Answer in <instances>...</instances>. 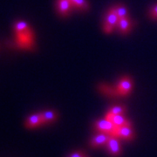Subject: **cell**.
Instances as JSON below:
<instances>
[{
    "label": "cell",
    "instance_id": "obj_6",
    "mask_svg": "<svg viewBox=\"0 0 157 157\" xmlns=\"http://www.w3.org/2000/svg\"><path fill=\"white\" fill-rule=\"evenodd\" d=\"M132 88V80L128 77L123 78L117 86V94L121 96H126Z\"/></svg>",
    "mask_w": 157,
    "mask_h": 157
},
{
    "label": "cell",
    "instance_id": "obj_10",
    "mask_svg": "<svg viewBox=\"0 0 157 157\" xmlns=\"http://www.w3.org/2000/svg\"><path fill=\"white\" fill-rule=\"evenodd\" d=\"M57 6H58L59 13L63 17H66L69 14L70 8L73 6H72L70 0H58Z\"/></svg>",
    "mask_w": 157,
    "mask_h": 157
},
{
    "label": "cell",
    "instance_id": "obj_17",
    "mask_svg": "<svg viewBox=\"0 0 157 157\" xmlns=\"http://www.w3.org/2000/svg\"><path fill=\"white\" fill-rule=\"evenodd\" d=\"M150 17L152 18H157V6H155L150 11Z\"/></svg>",
    "mask_w": 157,
    "mask_h": 157
},
{
    "label": "cell",
    "instance_id": "obj_4",
    "mask_svg": "<svg viewBox=\"0 0 157 157\" xmlns=\"http://www.w3.org/2000/svg\"><path fill=\"white\" fill-rule=\"evenodd\" d=\"M107 152L112 156H119L121 154V146L120 143V140H118V137L111 136L106 144Z\"/></svg>",
    "mask_w": 157,
    "mask_h": 157
},
{
    "label": "cell",
    "instance_id": "obj_13",
    "mask_svg": "<svg viewBox=\"0 0 157 157\" xmlns=\"http://www.w3.org/2000/svg\"><path fill=\"white\" fill-rule=\"evenodd\" d=\"M72 6H74L75 8L86 11L88 9V4L86 2V0H70Z\"/></svg>",
    "mask_w": 157,
    "mask_h": 157
},
{
    "label": "cell",
    "instance_id": "obj_12",
    "mask_svg": "<svg viewBox=\"0 0 157 157\" xmlns=\"http://www.w3.org/2000/svg\"><path fill=\"white\" fill-rule=\"evenodd\" d=\"M41 116L43 119L44 124L51 123L53 122L57 119V113L54 111H45L41 113Z\"/></svg>",
    "mask_w": 157,
    "mask_h": 157
},
{
    "label": "cell",
    "instance_id": "obj_15",
    "mask_svg": "<svg viewBox=\"0 0 157 157\" xmlns=\"http://www.w3.org/2000/svg\"><path fill=\"white\" fill-rule=\"evenodd\" d=\"M115 10H116V13H117L119 18L126 17V15H127V11H126V9L124 8L123 6H117V7H115Z\"/></svg>",
    "mask_w": 157,
    "mask_h": 157
},
{
    "label": "cell",
    "instance_id": "obj_14",
    "mask_svg": "<svg viewBox=\"0 0 157 157\" xmlns=\"http://www.w3.org/2000/svg\"><path fill=\"white\" fill-rule=\"evenodd\" d=\"M124 112H125V107L121 106H115L113 107L108 113L113 115H117V114H123Z\"/></svg>",
    "mask_w": 157,
    "mask_h": 157
},
{
    "label": "cell",
    "instance_id": "obj_7",
    "mask_svg": "<svg viewBox=\"0 0 157 157\" xmlns=\"http://www.w3.org/2000/svg\"><path fill=\"white\" fill-rule=\"evenodd\" d=\"M111 136L107 135L106 133H101L99 135H95L94 137H93L90 140V145L93 147H98L106 145L107 142L109 140Z\"/></svg>",
    "mask_w": 157,
    "mask_h": 157
},
{
    "label": "cell",
    "instance_id": "obj_5",
    "mask_svg": "<svg viewBox=\"0 0 157 157\" xmlns=\"http://www.w3.org/2000/svg\"><path fill=\"white\" fill-rule=\"evenodd\" d=\"M135 136L134 131L131 128V124L130 125H124L121 127H119L117 128V137L118 138H121L123 140H132Z\"/></svg>",
    "mask_w": 157,
    "mask_h": 157
},
{
    "label": "cell",
    "instance_id": "obj_16",
    "mask_svg": "<svg viewBox=\"0 0 157 157\" xmlns=\"http://www.w3.org/2000/svg\"><path fill=\"white\" fill-rule=\"evenodd\" d=\"M86 155L84 154V152L82 151H76L73 152V154H71L69 157H84Z\"/></svg>",
    "mask_w": 157,
    "mask_h": 157
},
{
    "label": "cell",
    "instance_id": "obj_18",
    "mask_svg": "<svg viewBox=\"0 0 157 157\" xmlns=\"http://www.w3.org/2000/svg\"><path fill=\"white\" fill-rule=\"evenodd\" d=\"M84 157H87V156H86V155H85V156Z\"/></svg>",
    "mask_w": 157,
    "mask_h": 157
},
{
    "label": "cell",
    "instance_id": "obj_3",
    "mask_svg": "<svg viewBox=\"0 0 157 157\" xmlns=\"http://www.w3.org/2000/svg\"><path fill=\"white\" fill-rule=\"evenodd\" d=\"M118 21H119V17L116 13L115 7H113L108 11L107 17H106V20H105V24H104L105 33H111L115 27V25H118Z\"/></svg>",
    "mask_w": 157,
    "mask_h": 157
},
{
    "label": "cell",
    "instance_id": "obj_1",
    "mask_svg": "<svg viewBox=\"0 0 157 157\" xmlns=\"http://www.w3.org/2000/svg\"><path fill=\"white\" fill-rule=\"evenodd\" d=\"M16 41L18 47L31 50L34 45V38L33 31L25 22H17L15 25Z\"/></svg>",
    "mask_w": 157,
    "mask_h": 157
},
{
    "label": "cell",
    "instance_id": "obj_8",
    "mask_svg": "<svg viewBox=\"0 0 157 157\" xmlns=\"http://www.w3.org/2000/svg\"><path fill=\"white\" fill-rule=\"evenodd\" d=\"M106 118L108 119V120H110L117 128L121 127V126H124V125H130V124H131L130 123V121H128L126 118L124 117L122 114L113 115V114H111V113H107Z\"/></svg>",
    "mask_w": 157,
    "mask_h": 157
},
{
    "label": "cell",
    "instance_id": "obj_11",
    "mask_svg": "<svg viewBox=\"0 0 157 157\" xmlns=\"http://www.w3.org/2000/svg\"><path fill=\"white\" fill-rule=\"evenodd\" d=\"M118 26L122 34H127L129 32L130 29V21L127 17L119 18L118 21Z\"/></svg>",
    "mask_w": 157,
    "mask_h": 157
},
{
    "label": "cell",
    "instance_id": "obj_2",
    "mask_svg": "<svg viewBox=\"0 0 157 157\" xmlns=\"http://www.w3.org/2000/svg\"><path fill=\"white\" fill-rule=\"evenodd\" d=\"M96 130L100 131L101 133H106L110 136H115L117 137V127L113 123L112 121L108 119L100 120L95 122Z\"/></svg>",
    "mask_w": 157,
    "mask_h": 157
},
{
    "label": "cell",
    "instance_id": "obj_9",
    "mask_svg": "<svg viewBox=\"0 0 157 157\" xmlns=\"http://www.w3.org/2000/svg\"><path fill=\"white\" fill-rule=\"evenodd\" d=\"M41 124H44L41 113L31 115L25 121V127L27 128H37L38 126L41 125Z\"/></svg>",
    "mask_w": 157,
    "mask_h": 157
}]
</instances>
